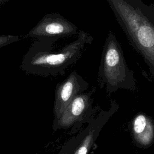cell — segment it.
I'll return each instance as SVG.
<instances>
[{"instance_id": "52a82bcc", "label": "cell", "mask_w": 154, "mask_h": 154, "mask_svg": "<svg viewBox=\"0 0 154 154\" xmlns=\"http://www.w3.org/2000/svg\"><path fill=\"white\" fill-rule=\"evenodd\" d=\"M119 104L113 99L111 101L110 106L106 110L101 109L96 117H93L87 126V131L72 154H88L102 128L109 119L118 111Z\"/></svg>"}, {"instance_id": "7a4b0ae2", "label": "cell", "mask_w": 154, "mask_h": 154, "mask_svg": "<svg viewBox=\"0 0 154 154\" xmlns=\"http://www.w3.org/2000/svg\"><path fill=\"white\" fill-rule=\"evenodd\" d=\"M93 41L90 34L81 30L76 39L55 52L52 51L53 46L37 40L24 55L20 67L33 75H63L66 69L80 58L84 48Z\"/></svg>"}, {"instance_id": "5b68a950", "label": "cell", "mask_w": 154, "mask_h": 154, "mask_svg": "<svg viewBox=\"0 0 154 154\" xmlns=\"http://www.w3.org/2000/svg\"><path fill=\"white\" fill-rule=\"evenodd\" d=\"M77 26L58 13L44 16L28 32V35L38 41L53 46L59 38L75 35Z\"/></svg>"}, {"instance_id": "8992f818", "label": "cell", "mask_w": 154, "mask_h": 154, "mask_svg": "<svg viewBox=\"0 0 154 154\" xmlns=\"http://www.w3.org/2000/svg\"><path fill=\"white\" fill-rule=\"evenodd\" d=\"M89 84L76 71L72 72L67 78L57 84L54 103V121L57 122L70 102L78 94L85 92Z\"/></svg>"}, {"instance_id": "6da1fadb", "label": "cell", "mask_w": 154, "mask_h": 154, "mask_svg": "<svg viewBox=\"0 0 154 154\" xmlns=\"http://www.w3.org/2000/svg\"><path fill=\"white\" fill-rule=\"evenodd\" d=\"M133 48L154 79V4L142 0H106Z\"/></svg>"}, {"instance_id": "30bf717a", "label": "cell", "mask_w": 154, "mask_h": 154, "mask_svg": "<svg viewBox=\"0 0 154 154\" xmlns=\"http://www.w3.org/2000/svg\"><path fill=\"white\" fill-rule=\"evenodd\" d=\"M22 38L19 35H0V48L7 45L18 42Z\"/></svg>"}, {"instance_id": "3957f363", "label": "cell", "mask_w": 154, "mask_h": 154, "mask_svg": "<svg viewBox=\"0 0 154 154\" xmlns=\"http://www.w3.org/2000/svg\"><path fill=\"white\" fill-rule=\"evenodd\" d=\"M97 77L100 87H105L108 96L119 89L137 90L134 71L128 66L122 47L111 31L103 46Z\"/></svg>"}, {"instance_id": "277c9868", "label": "cell", "mask_w": 154, "mask_h": 154, "mask_svg": "<svg viewBox=\"0 0 154 154\" xmlns=\"http://www.w3.org/2000/svg\"><path fill=\"white\" fill-rule=\"evenodd\" d=\"M95 91V87H92L90 90L76 95L57 122L52 124L53 130L70 129L69 134L73 135L77 133L84 124L88 123L97 109L93 106L92 96Z\"/></svg>"}, {"instance_id": "ba28073f", "label": "cell", "mask_w": 154, "mask_h": 154, "mask_svg": "<svg viewBox=\"0 0 154 154\" xmlns=\"http://www.w3.org/2000/svg\"><path fill=\"white\" fill-rule=\"evenodd\" d=\"M129 129L135 145L147 149L154 144V119L143 113L136 114L131 119Z\"/></svg>"}, {"instance_id": "9c48e42d", "label": "cell", "mask_w": 154, "mask_h": 154, "mask_svg": "<svg viewBox=\"0 0 154 154\" xmlns=\"http://www.w3.org/2000/svg\"><path fill=\"white\" fill-rule=\"evenodd\" d=\"M87 131V126L84 129L79 131L76 135L73 136L63 145L58 154H72L81 140L85 136Z\"/></svg>"}]
</instances>
